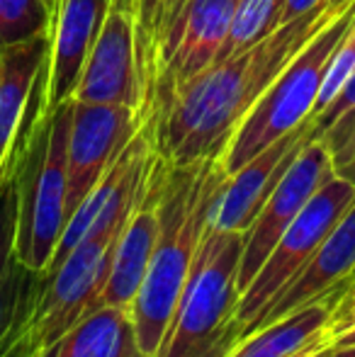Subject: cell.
I'll use <instances>...</instances> for the list:
<instances>
[{
    "label": "cell",
    "mask_w": 355,
    "mask_h": 357,
    "mask_svg": "<svg viewBox=\"0 0 355 357\" xmlns=\"http://www.w3.org/2000/svg\"><path fill=\"white\" fill-rule=\"evenodd\" d=\"M333 17L338 15L324 3L195 78L153 93L149 122L156 153L171 165L219 158L268 85Z\"/></svg>",
    "instance_id": "1"
},
{
    "label": "cell",
    "mask_w": 355,
    "mask_h": 357,
    "mask_svg": "<svg viewBox=\"0 0 355 357\" xmlns=\"http://www.w3.org/2000/svg\"><path fill=\"white\" fill-rule=\"evenodd\" d=\"M227 178L229 173L219 158L192 165L168 163L161 192V229L146 278L132 306L137 345L149 357L156 355L171 326L209 226L214 199Z\"/></svg>",
    "instance_id": "2"
},
{
    "label": "cell",
    "mask_w": 355,
    "mask_h": 357,
    "mask_svg": "<svg viewBox=\"0 0 355 357\" xmlns=\"http://www.w3.org/2000/svg\"><path fill=\"white\" fill-rule=\"evenodd\" d=\"M241 231L207 226L178 309L153 357H229L241 343Z\"/></svg>",
    "instance_id": "3"
},
{
    "label": "cell",
    "mask_w": 355,
    "mask_h": 357,
    "mask_svg": "<svg viewBox=\"0 0 355 357\" xmlns=\"http://www.w3.org/2000/svg\"><path fill=\"white\" fill-rule=\"evenodd\" d=\"M73 100L44 114L13 155L17 168L20 219L17 253L27 268L49 273L66 229L68 199V132Z\"/></svg>",
    "instance_id": "4"
},
{
    "label": "cell",
    "mask_w": 355,
    "mask_h": 357,
    "mask_svg": "<svg viewBox=\"0 0 355 357\" xmlns=\"http://www.w3.org/2000/svg\"><path fill=\"white\" fill-rule=\"evenodd\" d=\"M353 20L355 15L351 10L333 17L282 68V73L268 85V90L258 98V102L248 109L234 137L229 139L224 153L219 155V163L229 175L236 173L251 158H256L270 144L287 137L289 132L302 127L307 119H312L328 61L341 44L343 34L353 24Z\"/></svg>",
    "instance_id": "5"
},
{
    "label": "cell",
    "mask_w": 355,
    "mask_h": 357,
    "mask_svg": "<svg viewBox=\"0 0 355 357\" xmlns=\"http://www.w3.org/2000/svg\"><path fill=\"white\" fill-rule=\"evenodd\" d=\"M127 221L90 234L76 245L42 284L37 301L5 357H34L66 331H71L90 311L98 309L103 284L112 263L117 238Z\"/></svg>",
    "instance_id": "6"
},
{
    "label": "cell",
    "mask_w": 355,
    "mask_h": 357,
    "mask_svg": "<svg viewBox=\"0 0 355 357\" xmlns=\"http://www.w3.org/2000/svg\"><path fill=\"white\" fill-rule=\"evenodd\" d=\"M355 202V185L333 175L322 185L317 195L307 202L297 219L287 226L275 248L248 282L239 299V326H241V340L256 328L263 314L273 306V301L292 284V280L302 273L326 241L333 226Z\"/></svg>",
    "instance_id": "7"
},
{
    "label": "cell",
    "mask_w": 355,
    "mask_h": 357,
    "mask_svg": "<svg viewBox=\"0 0 355 357\" xmlns=\"http://www.w3.org/2000/svg\"><path fill=\"white\" fill-rule=\"evenodd\" d=\"M73 100L149 112L151 73L139 47V22L134 5H109Z\"/></svg>",
    "instance_id": "8"
},
{
    "label": "cell",
    "mask_w": 355,
    "mask_h": 357,
    "mask_svg": "<svg viewBox=\"0 0 355 357\" xmlns=\"http://www.w3.org/2000/svg\"><path fill=\"white\" fill-rule=\"evenodd\" d=\"M149 112L119 105H90L73 100L68 132V199L66 221L127 149Z\"/></svg>",
    "instance_id": "9"
},
{
    "label": "cell",
    "mask_w": 355,
    "mask_h": 357,
    "mask_svg": "<svg viewBox=\"0 0 355 357\" xmlns=\"http://www.w3.org/2000/svg\"><path fill=\"white\" fill-rule=\"evenodd\" d=\"M333 175H336V170H333L326 144L322 139H312L299 151L294 163L287 168V173L282 175L268 202L263 204L253 224L248 226L246 241H243L241 268H239V289H246L248 282L263 268L280 236L287 231V226L307 207L309 199Z\"/></svg>",
    "instance_id": "10"
},
{
    "label": "cell",
    "mask_w": 355,
    "mask_h": 357,
    "mask_svg": "<svg viewBox=\"0 0 355 357\" xmlns=\"http://www.w3.org/2000/svg\"><path fill=\"white\" fill-rule=\"evenodd\" d=\"M239 0H188L163 37L153 66L151 95L195 78L227 44Z\"/></svg>",
    "instance_id": "11"
},
{
    "label": "cell",
    "mask_w": 355,
    "mask_h": 357,
    "mask_svg": "<svg viewBox=\"0 0 355 357\" xmlns=\"http://www.w3.org/2000/svg\"><path fill=\"white\" fill-rule=\"evenodd\" d=\"M49 34L0 49V175L44 117Z\"/></svg>",
    "instance_id": "12"
},
{
    "label": "cell",
    "mask_w": 355,
    "mask_h": 357,
    "mask_svg": "<svg viewBox=\"0 0 355 357\" xmlns=\"http://www.w3.org/2000/svg\"><path fill=\"white\" fill-rule=\"evenodd\" d=\"M312 139H317L314 119H307L302 127H297L287 137L270 144L256 158H251L236 173L229 175L224 180L222 190H219L217 199H214L209 226L222 231H241V234H246L248 226L253 224V219L263 209V204L273 195V190L282 180V175L294 163L299 151Z\"/></svg>",
    "instance_id": "13"
},
{
    "label": "cell",
    "mask_w": 355,
    "mask_h": 357,
    "mask_svg": "<svg viewBox=\"0 0 355 357\" xmlns=\"http://www.w3.org/2000/svg\"><path fill=\"white\" fill-rule=\"evenodd\" d=\"M168 163L156 155V163L146 180L142 197L132 216L124 224L112 253V263L107 270V280L100 291L98 306H117V309L132 311L134 299L144 284L151 260L153 245L161 229V192L166 180Z\"/></svg>",
    "instance_id": "14"
},
{
    "label": "cell",
    "mask_w": 355,
    "mask_h": 357,
    "mask_svg": "<svg viewBox=\"0 0 355 357\" xmlns=\"http://www.w3.org/2000/svg\"><path fill=\"white\" fill-rule=\"evenodd\" d=\"M109 13V0H59L49 29L47 100L44 114H52L73 100L83 68Z\"/></svg>",
    "instance_id": "15"
},
{
    "label": "cell",
    "mask_w": 355,
    "mask_h": 357,
    "mask_svg": "<svg viewBox=\"0 0 355 357\" xmlns=\"http://www.w3.org/2000/svg\"><path fill=\"white\" fill-rule=\"evenodd\" d=\"M17 219V168L10 160L0 175V357L10 353L47 280V273L27 268L20 258Z\"/></svg>",
    "instance_id": "16"
},
{
    "label": "cell",
    "mask_w": 355,
    "mask_h": 357,
    "mask_svg": "<svg viewBox=\"0 0 355 357\" xmlns=\"http://www.w3.org/2000/svg\"><path fill=\"white\" fill-rule=\"evenodd\" d=\"M355 273V202L346 214L341 216L333 231L326 236L309 265L292 280V284L273 301V306L263 314V319L256 324V328L273 324L312 301L322 299L333 291H343L348 280ZM251 331V333H253ZM248 333V335H251Z\"/></svg>",
    "instance_id": "17"
},
{
    "label": "cell",
    "mask_w": 355,
    "mask_h": 357,
    "mask_svg": "<svg viewBox=\"0 0 355 357\" xmlns=\"http://www.w3.org/2000/svg\"><path fill=\"white\" fill-rule=\"evenodd\" d=\"M341 291H333L263 328L253 331L229 357H289L314 340L333 333V311Z\"/></svg>",
    "instance_id": "18"
},
{
    "label": "cell",
    "mask_w": 355,
    "mask_h": 357,
    "mask_svg": "<svg viewBox=\"0 0 355 357\" xmlns=\"http://www.w3.org/2000/svg\"><path fill=\"white\" fill-rule=\"evenodd\" d=\"M139 348L132 311L117 306H98L81 319L56 343L34 357H124Z\"/></svg>",
    "instance_id": "19"
},
{
    "label": "cell",
    "mask_w": 355,
    "mask_h": 357,
    "mask_svg": "<svg viewBox=\"0 0 355 357\" xmlns=\"http://www.w3.org/2000/svg\"><path fill=\"white\" fill-rule=\"evenodd\" d=\"M282 8L285 0H239L232 29H229L227 44H224L219 59L234 56V54L261 42L270 32H275L280 27Z\"/></svg>",
    "instance_id": "20"
},
{
    "label": "cell",
    "mask_w": 355,
    "mask_h": 357,
    "mask_svg": "<svg viewBox=\"0 0 355 357\" xmlns=\"http://www.w3.org/2000/svg\"><path fill=\"white\" fill-rule=\"evenodd\" d=\"M54 13L44 0H0V49L47 37Z\"/></svg>",
    "instance_id": "21"
},
{
    "label": "cell",
    "mask_w": 355,
    "mask_h": 357,
    "mask_svg": "<svg viewBox=\"0 0 355 357\" xmlns=\"http://www.w3.org/2000/svg\"><path fill=\"white\" fill-rule=\"evenodd\" d=\"M353 73H355V20L351 27H348V32L343 34L341 44H338L336 52H333L331 61H328V68H326V75H324V83H322V90H319V100H317V105H314L312 117L324 112V109L336 100V95L341 93V88L348 83V78H351Z\"/></svg>",
    "instance_id": "22"
},
{
    "label": "cell",
    "mask_w": 355,
    "mask_h": 357,
    "mask_svg": "<svg viewBox=\"0 0 355 357\" xmlns=\"http://www.w3.org/2000/svg\"><path fill=\"white\" fill-rule=\"evenodd\" d=\"M338 178L355 185V107L322 134Z\"/></svg>",
    "instance_id": "23"
},
{
    "label": "cell",
    "mask_w": 355,
    "mask_h": 357,
    "mask_svg": "<svg viewBox=\"0 0 355 357\" xmlns=\"http://www.w3.org/2000/svg\"><path fill=\"white\" fill-rule=\"evenodd\" d=\"M161 5L163 0H137V22H139V47L142 56L151 73L156 66V49H158V27H161Z\"/></svg>",
    "instance_id": "24"
},
{
    "label": "cell",
    "mask_w": 355,
    "mask_h": 357,
    "mask_svg": "<svg viewBox=\"0 0 355 357\" xmlns=\"http://www.w3.org/2000/svg\"><path fill=\"white\" fill-rule=\"evenodd\" d=\"M355 107V73L348 78V83L341 88V93L336 95V100H333L331 105H328L324 112H319L314 119V134H317V139L322 137L324 132H326L331 124H336L338 119L343 117V114H348L351 109Z\"/></svg>",
    "instance_id": "25"
},
{
    "label": "cell",
    "mask_w": 355,
    "mask_h": 357,
    "mask_svg": "<svg viewBox=\"0 0 355 357\" xmlns=\"http://www.w3.org/2000/svg\"><path fill=\"white\" fill-rule=\"evenodd\" d=\"M355 324V291L351 294H341L336 301V311H333V333L348 328Z\"/></svg>",
    "instance_id": "26"
},
{
    "label": "cell",
    "mask_w": 355,
    "mask_h": 357,
    "mask_svg": "<svg viewBox=\"0 0 355 357\" xmlns=\"http://www.w3.org/2000/svg\"><path fill=\"white\" fill-rule=\"evenodd\" d=\"M185 3H188V0H163V5H161V27H158V47H161V42H163V37L168 34V29L173 27V22H176L180 10L185 8ZM156 54H158V49H156Z\"/></svg>",
    "instance_id": "27"
},
{
    "label": "cell",
    "mask_w": 355,
    "mask_h": 357,
    "mask_svg": "<svg viewBox=\"0 0 355 357\" xmlns=\"http://www.w3.org/2000/svg\"><path fill=\"white\" fill-rule=\"evenodd\" d=\"M324 3H326V0H285L282 15H280V24L292 22V20L302 17V15H307L309 10L319 8V5H324Z\"/></svg>",
    "instance_id": "28"
},
{
    "label": "cell",
    "mask_w": 355,
    "mask_h": 357,
    "mask_svg": "<svg viewBox=\"0 0 355 357\" xmlns=\"http://www.w3.org/2000/svg\"><path fill=\"white\" fill-rule=\"evenodd\" d=\"M289 357H336V345H333V333L324 335V338L314 340L312 345L302 348L299 353L289 355Z\"/></svg>",
    "instance_id": "29"
},
{
    "label": "cell",
    "mask_w": 355,
    "mask_h": 357,
    "mask_svg": "<svg viewBox=\"0 0 355 357\" xmlns=\"http://www.w3.org/2000/svg\"><path fill=\"white\" fill-rule=\"evenodd\" d=\"M333 345L336 348H355V324L333 333Z\"/></svg>",
    "instance_id": "30"
},
{
    "label": "cell",
    "mask_w": 355,
    "mask_h": 357,
    "mask_svg": "<svg viewBox=\"0 0 355 357\" xmlns=\"http://www.w3.org/2000/svg\"><path fill=\"white\" fill-rule=\"evenodd\" d=\"M326 3H328V10H331L333 15H341V13H346V10L351 8L353 0H326Z\"/></svg>",
    "instance_id": "31"
},
{
    "label": "cell",
    "mask_w": 355,
    "mask_h": 357,
    "mask_svg": "<svg viewBox=\"0 0 355 357\" xmlns=\"http://www.w3.org/2000/svg\"><path fill=\"white\" fill-rule=\"evenodd\" d=\"M336 357H355V348H336Z\"/></svg>",
    "instance_id": "32"
},
{
    "label": "cell",
    "mask_w": 355,
    "mask_h": 357,
    "mask_svg": "<svg viewBox=\"0 0 355 357\" xmlns=\"http://www.w3.org/2000/svg\"><path fill=\"white\" fill-rule=\"evenodd\" d=\"M124 357H149L146 353H144V350L142 348H134V350H129V353L127 355H124Z\"/></svg>",
    "instance_id": "33"
},
{
    "label": "cell",
    "mask_w": 355,
    "mask_h": 357,
    "mask_svg": "<svg viewBox=\"0 0 355 357\" xmlns=\"http://www.w3.org/2000/svg\"><path fill=\"white\" fill-rule=\"evenodd\" d=\"M134 5V8H137V0H109V5Z\"/></svg>",
    "instance_id": "34"
},
{
    "label": "cell",
    "mask_w": 355,
    "mask_h": 357,
    "mask_svg": "<svg viewBox=\"0 0 355 357\" xmlns=\"http://www.w3.org/2000/svg\"><path fill=\"white\" fill-rule=\"evenodd\" d=\"M351 291H355V278H353L351 282H348L346 287H343V291H341V294H351Z\"/></svg>",
    "instance_id": "35"
},
{
    "label": "cell",
    "mask_w": 355,
    "mask_h": 357,
    "mask_svg": "<svg viewBox=\"0 0 355 357\" xmlns=\"http://www.w3.org/2000/svg\"><path fill=\"white\" fill-rule=\"evenodd\" d=\"M44 3H47L49 8H52V13H54V10H56V3H59V0H44Z\"/></svg>",
    "instance_id": "36"
},
{
    "label": "cell",
    "mask_w": 355,
    "mask_h": 357,
    "mask_svg": "<svg viewBox=\"0 0 355 357\" xmlns=\"http://www.w3.org/2000/svg\"><path fill=\"white\" fill-rule=\"evenodd\" d=\"M348 10H351V13L355 15V0H353V3H351V8H348Z\"/></svg>",
    "instance_id": "37"
},
{
    "label": "cell",
    "mask_w": 355,
    "mask_h": 357,
    "mask_svg": "<svg viewBox=\"0 0 355 357\" xmlns=\"http://www.w3.org/2000/svg\"><path fill=\"white\" fill-rule=\"evenodd\" d=\"M353 278H355V273H353ZM353 278H351V280H353ZM351 280H348V282H351Z\"/></svg>",
    "instance_id": "38"
}]
</instances>
